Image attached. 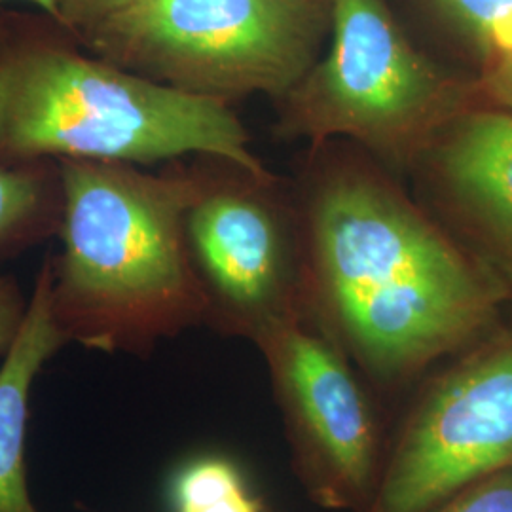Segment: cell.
<instances>
[{
  "instance_id": "obj_1",
  "label": "cell",
  "mask_w": 512,
  "mask_h": 512,
  "mask_svg": "<svg viewBox=\"0 0 512 512\" xmlns=\"http://www.w3.org/2000/svg\"><path fill=\"white\" fill-rule=\"evenodd\" d=\"M313 230L319 287L334 323L382 384L412 380L495 317L501 289L380 184H329Z\"/></svg>"
},
{
  "instance_id": "obj_3",
  "label": "cell",
  "mask_w": 512,
  "mask_h": 512,
  "mask_svg": "<svg viewBox=\"0 0 512 512\" xmlns=\"http://www.w3.org/2000/svg\"><path fill=\"white\" fill-rule=\"evenodd\" d=\"M63 243L54 315L67 342L101 351L147 346L202 315L207 298L184 258L186 183L124 164L61 162Z\"/></svg>"
},
{
  "instance_id": "obj_18",
  "label": "cell",
  "mask_w": 512,
  "mask_h": 512,
  "mask_svg": "<svg viewBox=\"0 0 512 512\" xmlns=\"http://www.w3.org/2000/svg\"><path fill=\"white\" fill-rule=\"evenodd\" d=\"M6 2H29V4H35L37 8H40L44 12V16H48L50 19H54L55 16V0H0V6H4Z\"/></svg>"
},
{
  "instance_id": "obj_2",
  "label": "cell",
  "mask_w": 512,
  "mask_h": 512,
  "mask_svg": "<svg viewBox=\"0 0 512 512\" xmlns=\"http://www.w3.org/2000/svg\"><path fill=\"white\" fill-rule=\"evenodd\" d=\"M184 154L270 181L224 101L82 54L48 16L0 12V165L48 156L147 164Z\"/></svg>"
},
{
  "instance_id": "obj_10",
  "label": "cell",
  "mask_w": 512,
  "mask_h": 512,
  "mask_svg": "<svg viewBox=\"0 0 512 512\" xmlns=\"http://www.w3.org/2000/svg\"><path fill=\"white\" fill-rule=\"evenodd\" d=\"M459 200L495 236L512 270V112H480L459 124L440 152Z\"/></svg>"
},
{
  "instance_id": "obj_4",
  "label": "cell",
  "mask_w": 512,
  "mask_h": 512,
  "mask_svg": "<svg viewBox=\"0 0 512 512\" xmlns=\"http://www.w3.org/2000/svg\"><path fill=\"white\" fill-rule=\"evenodd\" d=\"M330 0H135L74 37L131 73L224 101L310 73Z\"/></svg>"
},
{
  "instance_id": "obj_8",
  "label": "cell",
  "mask_w": 512,
  "mask_h": 512,
  "mask_svg": "<svg viewBox=\"0 0 512 512\" xmlns=\"http://www.w3.org/2000/svg\"><path fill=\"white\" fill-rule=\"evenodd\" d=\"M194 251L224 308L255 330L285 311L281 251L270 215L239 194L217 192L194 200L188 217Z\"/></svg>"
},
{
  "instance_id": "obj_14",
  "label": "cell",
  "mask_w": 512,
  "mask_h": 512,
  "mask_svg": "<svg viewBox=\"0 0 512 512\" xmlns=\"http://www.w3.org/2000/svg\"><path fill=\"white\" fill-rule=\"evenodd\" d=\"M433 512H512V469L461 490Z\"/></svg>"
},
{
  "instance_id": "obj_9",
  "label": "cell",
  "mask_w": 512,
  "mask_h": 512,
  "mask_svg": "<svg viewBox=\"0 0 512 512\" xmlns=\"http://www.w3.org/2000/svg\"><path fill=\"white\" fill-rule=\"evenodd\" d=\"M65 342L54 315V266L46 262L0 368V512H38L25 476L29 397L40 368Z\"/></svg>"
},
{
  "instance_id": "obj_16",
  "label": "cell",
  "mask_w": 512,
  "mask_h": 512,
  "mask_svg": "<svg viewBox=\"0 0 512 512\" xmlns=\"http://www.w3.org/2000/svg\"><path fill=\"white\" fill-rule=\"evenodd\" d=\"M25 310L27 306L18 287L12 281L0 277V351H8L12 346Z\"/></svg>"
},
{
  "instance_id": "obj_13",
  "label": "cell",
  "mask_w": 512,
  "mask_h": 512,
  "mask_svg": "<svg viewBox=\"0 0 512 512\" xmlns=\"http://www.w3.org/2000/svg\"><path fill=\"white\" fill-rule=\"evenodd\" d=\"M44 205L42 179L29 169L0 165V245L25 232Z\"/></svg>"
},
{
  "instance_id": "obj_7",
  "label": "cell",
  "mask_w": 512,
  "mask_h": 512,
  "mask_svg": "<svg viewBox=\"0 0 512 512\" xmlns=\"http://www.w3.org/2000/svg\"><path fill=\"white\" fill-rule=\"evenodd\" d=\"M253 334L268 359L306 492L330 511L365 512L385 454L374 406L348 361L289 310L268 317Z\"/></svg>"
},
{
  "instance_id": "obj_17",
  "label": "cell",
  "mask_w": 512,
  "mask_h": 512,
  "mask_svg": "<svg viewBox=\"0 0 512 512\" xmlns=\"http://www.w3.org/2000/svg\"><path fill=\"white\" fill-rule=\"evenodd\" d=\"M484 86L497 103L512 112V57L486 69Z\"/></svg>"
},
{
  "instance_id": "obj_5",
  "label": "cell",
  "mask_w": 512,
  "mask_h": 512,
  "mask_svg": "<svg viewBox=\"0 0 512 512\" xmlns=\"http://www.w3.org/2000/svg\"><path fill=\"white\" fill-rule=\"evenodd\" d=\"M329 52L293 88L294 126L387 152L423 145L458 110V84L404 37L384 0H330Z\"/></svg>"
},
{
  "instance_id": "obj_15",
  "label": "cell",
  "mask_w": 512,
  "mask_h": 512,
  "mask_svg": "<svg viewBox=\"0 0 512 512\" xmlns=\"http://www.w3.org/2000/svg\"><path fill=\"white\" fill-rule=\"evenodd\" d=\"M131 2L135 0H55L54 21L78 37Z\"/></svg>"
},
{
  "instance_id": "obj_12",
  "label": "cell",
  "mask_w": 512,
  "mask_h": 512,
  "mask_svg": "<svg viewBox=\"0 0 512 512\" xmlns=\"http://www.w3.org/2000/svg\"><path fill=\"white\" fill-rule=\"evenodd\" d=\"M484 57L486 69L512 57V0H427Z\"/></svg>"
},
{
  "instance_id": "obj_11",
  "label": "cell",
  "mask_w": 512,
  "mask_h": 512,
  "mask_svg": "<svg viewBox=\"0 0 512 512\" xmlns=\"http://www.w3.org/2000/svg\"><path fill=\"white\" fill-rule=\"evenodd\" d=\"M173 501L177 512H266L238 467L219 456L188 463L175 480Z\"/></svg>"
},
{
  "instance_id": "obj_6",
  "label": "cell",
  "mask_w": 512,
  "mask_h": 512,
  "mask_svg": "<svg viewBox=\"0 0 512 512\" xmlns=\"http://www.w3.org/2000/svg\"><path fill=\"white\" fill-rule=\"evenodd\" d=\"M512 469V327L423 389L385 454L365 512H433Z\"/></svg>"
}]
</instances>
